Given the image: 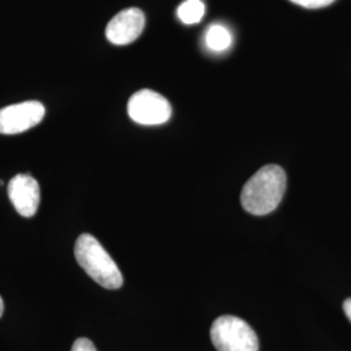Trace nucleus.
<instances>
[{
  "label": "nucleus",
  "instance_id": "f257e3e1",
  "mask_svg": "<svg viewBox=\"0 0 351 351\" xmlns=\"http://www.w3.org/2000/svg\"><path fill=\"white\" fill-rule=\"evenodd\" d=\"M285 189V171L276 164L264 165L245 184L241 193V203L251 215H267L276 210Z\"/></svg>",
  "mask_w": 351,
  "mask_h": 351
},
{
  "label": "nucleus",
  "instance_id": "f03ea898",
  "mask_svg": "<svg viewBox=\"0 0 351 351\" xmlns=\"http://www.w3.org/2000/svg\"><path fill=\"white\" fill-rule=\"evenodd\" d=\"M75 256L80 267L103 288L114 290L123 287L124 278L117 264L91 234L84 233L77 239Z\"/></svg>",
  "mask_w": 351,
  "mask_h": 351
},
{
  "label": "nucleus",
  "instance_id": "7ed1b4c3",
  "mask_svg": "<svg viewBox=\"0 0 351 351\" xmlns=\"http://www.w3.org/2000/svg\"><path fill=\"white\" fill-rule=\"evenodd\" d=\"M211 339L217 351H258L255 330L237 316L224 315L213 322Z\"/></svg>",
  "mask_w": 351,
  "mask_h": 351
},
{
  "label": "nucleus",
  "instance_id": "20e7f679",
  "mask_svg": "<svg viewBox=\"0 0 351 351\" xmlns=\"http://www.w3.org/2000/svg\"><path fill=\"white\" fill-rule=\"evenodd\" d=\"M128 113L134 123L141 125H162L171 119L172 107L159 93L143 88L129 99Z\"/></svg>",
  "mask_w": 351,
  "mask_h": 351
},
{
  "label": "nucleus",
  "instance_id": "39448f33",
  "mask_svg": "<svg viewBox=\"0 0 351 351\" xmlns=\"http://www.w3.org/2000/svg\"><path fill=\"white\" fill-rule=\"evenodd\" d=\"M46 110L40 101H29L12 104L0 110V134L13 136L38 125Z\"/></svg>",
  "mask_w": 351,
  "mask_h": 351
},
{
  "label": "nucleus",
  "instance_id": "423d86ee",
  "mask_svg": "<svg viewBox=\"0 0 351 351\" xmlns=\"http://www.w3.org/2000/svg\"><path fill=\"white\" fill-rule=\"evenodd\" d=\"M145 14L139 8H126L117 13L106 29L107 39L117 46H124L138 39L145 29Z\"/></svg>",
  "mask_w": 351,
  "mask_h": 351
},
{
  "label": "nucleus",
  "instance_id": "0eeeda50",
  "mask_svg": "<svg viewBox=\"0 0 351 351\" xmlns=\"http://www.w3.org/2000/svg\"><path fill=\"white\" fill-rule=\"evenodd\" d=\"M8 197L16 211L24 217H33L40 202V188L30 175H16L8 184Z\"/></svg>",
  "mask_w": 351,
  "mask_h": 351
},
{
  "label": "nucleus",
  "instance_id": "6e6552de",
  "mask_svg": "<svg viewBox=\"0 0 351 351\" xmlns=\"http://www.w3.org/2000/svg\"><path fill=\"white\" fill-rule=\"evenodd\" d=\"M204 42L208 50L213 52H223L232 46L233 37L226 26L221 24H213L206 32Z\"/></svg>",
  "mask_w": 351,
  "mask_h": 351
},
{
  "label": "nucleus",
  "instance_id": "1a4fd4ad",
  "mask_svg": "<svg viewBox=\"0 0 351 351\" xmlns=\"http://www.w3.org/2000/svg\"><path fill=\"white\" fill-rule=\"evenodd\" d=\"M204 12H206V7L202 0H185L177 8L178 19L186 25L198 24L203 19Z\"/></svg>",
  "mask_w": 351,
  "mask_h": 351
},
{
  "label": "nucleus",
  "instance_id": "9d476101",
  "mask_svg": "<svg viewBox=\"0 0 351 351\" xmlns=\"http://www.w3.org/2000/svg\"><path fill=\"white\" fill-rule=\"evenodd\" d=\"M290 1L300 7H303V8L317 10V8H324V7L330 5L336 0H290Z\"/></svg>",
  "mask_w": 351,
  "mask_h": 351
},
{
  "label": "nucleus",
  "instance_id": "9b49d317",
  "mask_svg": "<svg viewBox=\"0 0 351 351\" xmlns=\"http://www.w3.org/2000/svg\"><path fill=\"white\" fill-rule=\"evenodd\" d=\"M71 351H98L95 345L90 341L88 339L85 337H81V339H77L72 346V350Z\"/></svg>",
  "mask_w": 351,
  "mask_h": 351
},
{
  "label": "nucleus",
  "instance_id": "f8f14e48",
  "mask_svg": "<svg viewBox=\"0 0 351 351\" xmlns=\"http://www.w3.org/2000/svg\"><path fill=\"white\" fill-rule=\"evenodd\" d=\"M343 311H345V315L348 316V319L351 322V298L343 302Z\"/></svg>",
  "mask_w": 351,
  "mask_h": 351
},
{
  "label": "nucleus",
  "instance_id": "ddd939ff",
  "mask_svg": "<svg viewBox=\"0 0 351 351\" xmlns=\"http://www.w3.org/2000/svg\"><path fill=\"white\" fill-rule=\"evenodd\" d=\"M3 313H4V303H3V300H1V297H0V317H1Z\"/></svg>",
  "mask_w": 351,
  "mask_h": 351
}]
</instances>
